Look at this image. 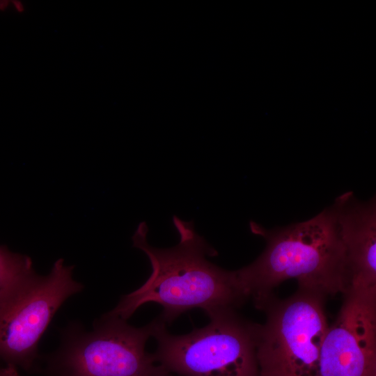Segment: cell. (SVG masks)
I'll return each instance as SVG.
<instances>
[{
	"mask_svg": "<svg viewBox=\"0 0 376 376\" xmlns=\"http://www.w3.org/2000/svg\"><path fill=\"white\" fill-rule=\"evenodd\" d=\"M320 355V376H376V288H349Z\"/></svg>",
	"mask_w": 376,
	"mask_h": 376,
	"instance_id": "cell-7",
	"label": "cell"
},
{
	"mask_svg": "<svg viewBox=\"0 0 376 376\" xmlns=\"http://www.w3.org/2000/svg\"><path fill=\"white\" fill-rule=\"evenodd\" d=\"M1 368V367H0Z\"/></svg>",
	"mask_w": 376,
	"mask_h": 376,
	"instance_id": "cell-13",
	"label": "cell"
},
{
	"mask_svg": "<svg viewBox=\"0 0 376 376\" xmlns=\"http://www.w3.org/2000/svg\"><path fill=\"white\" fill-rule=\"evenodd\" d=\"M173 224L180 240L166 249L151 246L146 223L139 224L132 236L133 246L148 258L151 274L107 314L127 320L143 304L156 302L163 307L159 318L166 324L192 308H201L206 314L234 309L247 298L235 271L224 269L207 259L217 252L196 232L194 223L173 216Z\"/></svg>",
	"mask_w": 376,
	"mask_h": 376,
	"instance_id": "cell-1",
	"label": "cell"
},
{
	"mask_svg": "<svg viewBox=\"0 0 376 376\" xmlns=\"http://www.w3.org/2000/svg\"><path fill=\"white\" fill-rule=\"evenodd\" d=\"M333 205L345 252L349 288H376L375 197L360 201L348 191L337 197Z\"/></svg>",
	"mask_w": 376,
	"mask_h": 376,
	"instance_id": "cell-8",
	"label": "cell"
},
{
	"mask_svg": "<svg viewBox=\"0 0 376 376\" xmlns=\"http://www.w3.org/2000/svg\"><path fill=\"white\" fill-rule=\"evenodd\" d=\"M17 12L21 13L24 11V6L22 1L14 0L11 1Z\"/></svg>",
	"mask_w": 376,
	"mask_h": 376,
	"instance_id": "cell-11",
	"label": "cell"
},
{
	"mask_svg": "<svg viewBox=\"0 0 376 376\" xmlns=\"http://www.w3.org/2000/svg\"><path fill=\"white\" fill-rule=\"evenodd\" d=\"M210 322L184 335L171 334L159 318L154 320L155 361L179 376H259L256 327L232 308L207 314Z\"/></svg>",
	"mask_w": 376,
	"mask_h": 376,
	"instance_id": "cell-3",
	"label": "cell"
},
{
	"mask_svg": "<svg viewBox=\"0 0 376 376\" xmlns=\"http://www.w3.org/2000/svg\"><path fill=\"white\" fill-rule=\"evenodd\" d=\"M324 296L299 288L281 301L272 297L260 309L266 321L256 327L259 376H320V355L328 328Z\"/></svg>",
	"mask_w": 376,
	"mask_h": 376,
	"instance_id": "cell-5",
	"label": "cell"
},
{
	"mask_svg": "<svg viewBox=\"0 0 376 376\" xmlns=\"http://www.w3.org/2000/svg\"><path fill=\"white\" fill-rule=\"evenodd\" d=\"M8 6H9V1H8L0 0V10L1 11H3L6 9H7Z\"/></svg>",
	"mask_w": 376,
	"mask_h": 376,
	"instance_id": "cell-12",
	"label": "cell"
},
{
	"mask_svg": "<svg viewBox=\"0 0 376 376\" xmlns=\"http://www.w3.org/2000/svg\"><path fill=\"white\" fill-rule=\"evenodd\" d=\"M32 269L33 263L29 256L0 245V291Z\"/></svg>",
	"mask_w": 376,
	"mask_h": 376,
	"instance_id": "cell-9",
	"label": "cell"
},
{
	"mask_svg": "<svg viewBox=\"0 0 376 376\" xmlns=\"http://www.w3.org/2000/svg\"><path fill=\"white\" fill-rule=\"evenodd\" d=\"M250 229L266 240L263 253L235 271L246 297L257 308L272 298L273 289L288 279L299 288L323 296L344 294L350 286L345 252L336 210L332 205L313 218L267 230L251 221Z\"/></svg>",
	"mask_w": 376,
	"mask_h": 376,
	"instance_id": "cell-2",
	"label": "cell"
},
{
	"mask_svg": "<svg viewBox=\"0 0 376 376\" xmlns=\"http://www.w3.org/2000/svg\"><path fill=\"white\" fill-rule=\"evenodd\" d=\"M73 268L60 258L48 274L32 269L0 291V359L6 364L31 368L56 313L84 288L73 279Z\"/></svg>",
	"mask_w": 376,
	"mask_h": 376,
	"instance_id": "cell-6",
	"label": "cell"
},
{
	"mask_svg": "<svg viewBox=\"0 0 376 376\" xmlns=\"http://www.w3.org/2000/svg\"><path fill=\"white\" fill-rule=\"evenodd\" d=\"M154 325L153 320L135 327L107 313L91 331L70 322L62 330L52 366L61 376H173L146 351Z\"/></svg>",
	"mask_w": 376,
	"mask_h": 376,
	"instance_id": "cell-4",
	"label": "cell"
},
{
	"mask_svg": "<svg viewBox=\"0 0 376 376\" xmlns=\"http://www.w3.org/2000/svg\"><path fill=\"white\" fill-rule=\"evenodd\" d=\"M0 376H19L17 368L13 364H6L0 368Z\"/></svg>",
	"mask_w": 376,
	"mask_h": 376,
	"instance_id": "cell-10",
	"label": "cell"
}]
</instances>
